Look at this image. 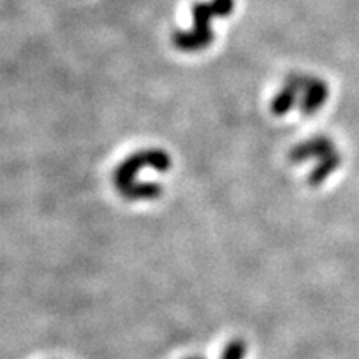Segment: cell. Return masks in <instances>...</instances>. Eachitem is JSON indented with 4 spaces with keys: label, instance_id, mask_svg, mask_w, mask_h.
Here are the masks:
<instances>
[{
    "label": "cell",
    "instance_id": "1",
    "mask_svg": "<svg viewBox=\"0 0 359 359\" xmlns=\"http://www.w3.org/2000/svg\"><path fill=\"white\" fill-rule=\"evenodd\" d=\"M235 8V0H206L195 4L191 8V29L178 30L173 34V45L182 52H201L212 45L215 32L212 22L231 15Z\"/></svg>",
    "mask_w": 359,
    "mask_h": 359
},
{
    "label": "cell",
    "instance_id": "2",
    "mask_svg": "<svg viewBox=\"0 0 359 359\" xmlns=\"http://www.w3.org/2000/svg\"><path fill=\"white\" fill-rule=\"evenodd\" d=\"M172 167V160L167 151L158 150V148H150V150H142L138 154L130 155L118 165L114 173L115 187L118 191L125 190L133 183H137V173L142 168H151L156 172H167Z\"/></svg>",
    "mask_w": 359,
    "mask_h": 359
},
{
    "label": "cell",
    "instance_id": "3",
    "mask_svg": "<svg viewBox=\"0 0 359 359\" xmlns=\"http://www.w3.org/2000/svg\"><path fill=\"white\" fill-rule=\"evenodd\" d=\"M120 193L130 201H138L158 198L163 190H161V185H158V183H133V185L125 188Z\"/></svg>",
    "mask_w": 359,
    "mask_h": 359
},
{
    "label": "cell",
    "instance_id": "4",
    "mask_svg": "<svg viewBox=\"0 0 359 359\" xmlns=\"http://www.w3.org/2000/svg\"><path fill=\"white\" fill-rule=\"evenodd\" d=\"M245 354H246L245 341L235 339V341H231L226 348H224L222 359H243Z\"/></svg>",
    "mask_w": 359,
    "mask_h": 359
},
{
    "label": "cell",
    "instance_id": "5",
    "mask_svg": "<svg viewBox=\"0 0 359 359\" xmlns=\"http://www.w3.org/2000/svg\"><path fill=\"white\" fill-rule=\"evenodd\" d=\"M188 359H201V358H188Z\"/></svg>",
    "mask_w": 359,
    "mask_h": 359
}]
</instances>
